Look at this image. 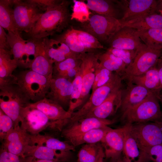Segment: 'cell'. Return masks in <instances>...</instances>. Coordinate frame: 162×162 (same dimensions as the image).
Wrapping results in <instances>:
<instances>
[{"label":"cell","instance_id":"41","mask_svg":"<svg viewBox=\"0 0 162 162\" xmlns=\"http://www.w3.org/2000/svg\"><path fill=\"white\" fill-rule=\"evenodd\" d=\"M14 128L12 120L0 109V139L2 142Z\"/></svg>","mask_w":162,"mask_h":162},{"label":"cell","instance_id":"22","mask_svg":"<svg viewBox=\"0 0 162 162\" xmlns=\"http://www.w3.org/2000/svg\"><path fill=\"white\" fill-rule=\"evenodd\" d=\"M72 90V82L63 78H52L46 97L63 107L69 106Z\"/></svg>","mask_w":162,"mask_h":162},{"label":"cell","instance_id":"18","mask_svg":"<svg viewBox=\"0 0 162 162\" xmlns=\"http://www.w3.org/2000/svg\"><path fill=\"white\" fill-rule=\"evenodd\" d=\"M30 140L29 134L20 126L9 132L2 142L1 147L10 153L23 158Z\"/></svg>","mask_w":162,"mask_h":162},{"label":"cell","instance_id":"32","mask_svg":"<svg viewBox=\"0 0 162 162\" xmlns=\"http://www.w3.org/2000/svg\"><path fill=\"white\" fill-rule=\"evenodd\" d=\"M13 5V0H0V26L8 32L21 34L16 30L14 25Z\"/></svg>","mask_w":162,"mask_h":162},{"label":"cell","instance_id":"48","mask_svg":"<svg viewBox=\"0 0 162 162\" xmlns=\"http://www.w3.org/2000/svg\"><path fill=\"white\" fill-rule=\"evenodd\" d=\"M105 158V157L104 150L101 145L97 158L94 162H104Z\"/></svg>","mask_w":162,"mask_h":162},{"label":"cell","instance_id":"37","mask_svg":"<svg viewBox=\"0 0 162 162\" xmlns=\"http://www.w3.org/2000/svg\"><path fill=\"white\" fill-rule=\"evenodd\" d=\"M74 28L80 42L90 52H96L97 50L104 48L103 45L92 35L83 31Z\"/></svg>","mask_w":162,"mask_h":162},{"label":"cell","instance_id":"49","mask_svg":"<svg viewBox=\"0 0 162 162\" xmlns=\"http://www.w3.org/2000/svg\"><path fill=\"white\" fill-rule=\"evenodd\" d=\"M110 162H126L123 158L122 155L120 157L113 159H110Z\"/></svg>","mask_w":162,"mask_h":162},{"label":"cell","instance_id":"15","mask_svg":"<svg viewBox=\"0 0 162 162\" xmlns=\"http://www.w3.org/2000/svg\"><path fill=\"white\" fill-rule=\"evenodd\" d=\"M114 120L101 119L95 117H87L68 124L62 130V137L68 140L91 130L101 128L113 124Z\"/></svg>","mask_w":162,"mask_h":162},{"label":"cell","instance_id":"27","mask_svg":"<svg viewBox=\"0 0 162 162\" xmlns=\"http://www.w3.org/2000/svg\"><path fill=\"white\" fill-rule=\"evenodd\" d=\"M80 58H69L53 64L52 78H63L72 81L77 71L75 67L81 65Z\"/></svg>","mask_w":162,"mask_h":162},{"label":"cell","instance_id":"25","mask_svg":"<svg viewBox=\"0 0 162 162\" xmlns=\"http://www.w3.org/2000/svg\"><path fill=\"white\" fill-rule=\"evenodd\" d=\"M124 145L122 154L126 162H143L145 160L144 152L137 142L131 134L129 125L123 126Z\"/></svg>","mask_w":162,"mask_h":162},{"label":"cell","instance_id":"44","mask_svg":"<svg viewBox=\"0 0 162 162\" xmlns=\"http://www.w3.org/2000/svg\"><path fill=\"white\" fill-rule=\"evenodd\" d=\"M0 162H22L21 157L10 153L1 147L0 152Z\"/></svg>","mask_w":162,"mask_h":162},{"label":"cell","instance_id":"50","mask_svg":"<svg viewBox=\"0 0 162 162\" xmlns=\"http://www.w3.org/2000/svg\"><path fill=\"white\" fill-rule=\"evenodd\" d=\"M159 99L160 102L162 104V93L160 94L159 97Z\"/></svg>","mask_w":162,"mask_h":162},{"label":"cell","instance_id":"6","mask_svg":"<svg viewBox=\"0 0 162 162\" xmlns=\"http://www.w3.org/2000/svg\"><path fill=\"white\" fill-rule=\"evenodd\" d=\"M7 36L14 58L18 67L29 69L40 49L38 40H25L21 34L11 32H8Z\"/></svg>","mask_w":162,"mask_h":162},{"label":"cell","instance_id":"29","mask_svg":"<svg viewBox=\"0 0 162 162\" xmlns=\"http://www.w3.org/2000/svg\"><path fill=\"white\" fill-rule=\"evenodd\" d=\"M29 145L44 146L53 149L62 151H71L75 150V147L72 144L61 141L48 134H40L34 135L29 134Z\"/></svg>","mask_w":162,"mask_h":162},{"label":"cell","instance_id":"19","mask_svg":"<svg viewBox=\"0 0 162 162\" xmlns=\"http://www.w3.org/2000/svg\"><path fill=\"white\" fill-rule=\"evenodd\" d=\"M127 86L123 89L121 103L119 110L121 114L141 103L148 96L155 92L131 82L127 83Z\"/></svg>","mask_w":162,"mask_h":162},{"label":"cell","instance_id":"10","mask_svg":"<svg viewBox=\"0 0 162 162\" xmlns=\"http://www.w3.org/2000/svg\"><path fill=\"white\" fill-rule=\"evenodd\" d=\"M128 124L131 134L142 151L147 148L162 144V122Z\"/></svg>","mask_w":162,"mask_h":162},{"label":"cell","instance_id":"42","mask_svg":"<svg viewBox=\"0 0 162 162\" xmlns=\"http://www.w3.org/2000/svg\"><path fill=\"white\" fill-rule=\"evenodd\" d=\"M106 50L121 59L126 64L127 67L132 62L137 52L133 50L109 47Z\"/></svg>","mask_w":162,"mask_h":162},{"label":"cell","instance_id":"43","mask_svg":"<svg viewBox=\"0 0 162 162\" xmlns=\"http://www.w3.org/2000/svg\"><path fill=\"white\" fill-rule=\"evenodd\" d=\"M143 151L145 160L152 162H162V144L147 148Z\"/></svg>","mask_w":162,"mask_h":162},{"label":"cell","instance_id":"13","mask_svg":"<svg viewBox=\"0 0 162 162\" xmlns=\"http://www.w3.org/2000/svg\"><path fill=\"white\" fill-rule=\"evenodd\" d=\"M27 105L38 109L45 115L55 125L57 131L61 132L68 124L71 114L56 102L46 97Z\"/></svg>","mask_w":162,"mask_h":162},{"label":"cell","instance_id":"46","mask_svg":"<svg viewBox=\"0 0 162 162\" xmlns=\"http://www.w3.org/2000/svg\"><path fill=\"white\" fill-rule=\"evenodd\" d=\"M22 162H65L58 160H49L36 159L32 157L27 156L21 157Z\"/></svg>","mask_w":162,"mask_h":162},{"label":"cell","instance_id":"5","mask_svg":"<svg viewBox=\"0 0 162 162\" xmlns=\"http://www.w3.org/2000/svg\"><path fill=\"white\" fill-rule=\"evenodd\" d=\"M78 26L79 28L76 29L89 33L102 44H107L122 25L119 20L95 14L88 20L80 23Z\"/></svg>","mask_w":162,"mask_h":162},{"label":"cell","instance_id":"51","mask_svg":"<svg viewBox=\"0 0 162 162\" xmlns=\"http://www.w3.org/2000/svg\"><path fill=\"white\" fill-rule=\"evenodd\" d=\"M143 162H152L150 161L145 160Z\"/></svg>","mask_w":162,"mask_h":162},{"label":"cell","instance_id":"16","mask_svg":"<svg viewBox=\"0 0 162 162\" xmlns=\"http://www.w3.org/2000/svg\"><path fill=\"white\" fill-rule=\"evenodd\" d=\"M38 39L41 47L53 64L69 58H79L80 54L72 51L61 41L48 37Z\"/></svg>","mask_w":162,"mask_h":162},{"label":"cell","instance_id":"11","mask_svg":"<svg viewBox=\"0 0 162 162\" xmlns=\"http://www.w3.org/2000/svg\"><path fill=\"white\" fill-rule=\"evenodd\" d=\"M20 126L29 134L34 135L46 130L56 131L53 123L41 111L26 105L20 112Z\"/></svg>","mask_w":162,"mask_h":162},{"label":"cell","instance_id":"3","mask_svg":"<svg viewBox=\"0 0 162 162\" xmlns=\"http://www.w3.org/2000/svg\"><path fill=\"white\" fill-rule=\"evenodd\" d=\"M156 93L152 94L140 103L121 114L125 124L150 122H162V111Z\"/></svg>","mask_w":162,"mask_h":162},{"label":"cell","instance_id":"30","mask_svg":"<svg viewBox=\"0 0 162 162\" xmlns=\"http://www.w3.org/2000/svg\"><path fill=\"white\" fill-rule=\"evenodd\" d=\"M129 82L142 86L154 91L159 96L161 94L159 91L160 81L158 70L156 65L143 74L133 77L130 81Z\"/></svg>","mask_w":162,"mask_h":162},{"label":"cell","instance_id":"20","mask_svg":"<svg viewBox=\"0 0 162 162\" xmlns=\"http://www.w3.org/2000/svg\"><path fill=\"white\" fill-rule=\"evenodd\" d=\"M87 7L95 14L120 20L123 16L125 9L123 0H87Z\"/></svg>","mask_w":162,"mask_h":162},{"label":"cell","instance_id":"24","mask_svg":"<svg viewBox=\"0 0 162 162\" xmlns=\"http://www.w3.org/2000/svg\"><path fill=\"white\" fill-rule=\"evenodd\" d=\"M27 156L32 157L39 159L67 162L71 158V154L70 151L56 150L43 146L28 145L25 150L24 157Z\"/></svg>","mask_w":162,"mask_h":162},{"label":"cell","instance_id":"26","mask_svg":"<svg viewBox=\"0 0 162 162\" xmlns=\"http://www.w3.org/2000/svg\"><path fill=\"white\" fill-rule=\"evenodd\" d=\"M17 67L11 50L0 49V87L14 84L16 76L12 73Z\"/></svg>","mask_w":162,"mask_h":162},{"label":"cell","instance_id":"36","mask_svg":"<svg viewBox=\"0 0 162 162\" xmlns=\"http://www.w3.org/2000/svg\"><path fill=\"white\" fill-rule=\"evenodd\" d=\"M101 144H86L79 150L76 162H94L98 153Z\"/></svg>","mask_w":162,"mask_h":162},{"label":"cell","instance_id":"1","mask_svg":"<svg viewBox=\"0 0 162 162\" xmlns=\"http://www.w3.org/2000/svg\"><path fill=\"white\" fill-rule=\"evenodd\" d=\"M70 2L59 0L47 8L29 32L21 33L26 40L39 39L61 33L69 27L71 20L69 7Z\"/></svg>","mask_w":162,"mask_h":162},{"label":"cell","instance_id":"34","mask_svg":"<svg viewBox=\"0 0 162 162\" xmlns=\"http://www.w3.org/2000/svg\"><path fill=\"white\" fill-rule=\"evenodd\" d=\"M39 45V52L29 69L44 76L52 77L53 64L47 57L40 44Z\"/></svg>","mask_w":162,"mask_h":162},{"label":"cell","instance_id":"33","mask_svg":"<svg viewBox=\"0 0 162 162\" xmlns=\"http://www.w3.org/2000/svg\"><path fill=\"white\" fill-rule=\"evenodd\" d=\"M54 37L52 38L64 43L75 53L80 54L90 52L80 42L72 26L68 27L59 34H55Z\"/></svg>","mask_w":162,"mask_h":162},{"label":"cell","instance_id":"7","mask_svg":"<svg viewBox=\"0 0 162 162\" xmlns=\"http://www.w3.org/2000/svg\"><path fill=\"white\" fill-rule=\"evenodd\" d=\"M29 103L16 84L0 87V109L12 120L14 128L20 126L22 108Z\"/></svg>","mask_w":162,"mask_h":162},{"label":"cell","instance_id":"12","mask_svg":"<svg viewBox=\"0 0 162 162\" xmlns=\"http://www.w3.org/2000/svg\"><path fill=\"white\" fill-rule=\"evenodd\" d=\"M98 53L92 52L80 54L79 58L82 61V88L81 96L76 105L75 110L81 107L89 97L90 92L94 81L96 67L98 62Z\"/></svg>","mask_w":162,"mask_h":162},{"label":"cell","instance_id":"2","mask_svg":"<svg viewBox=\"0 0 162 162\" xmlns=\"http://www.w3.org/2000/svg\"><path fill=\"white\" fill-rule=\"evenodd\" d=\"M16 76L14 84L29 102H35L46 97L52 77L44 76L30 69L20 72Z\"/></svg>","mask_w":162,"mask_h":162},{"label":"cell","instance_id":"21","mask_svg":"<svg viewBox=\"0 0 162 162\" xmlns=\"http://www.w3.org/2000/svg\"><path fill=\"white\" fill-rule=\"evenodd\" d=\"M124 128H111L100 142L105 158L113 159L121 156L124 145Z\"/></svg>","mask_w":162,"mask_h":162},{"label":"cell","instance_id":"23","mask_svg":"<svg viewBox=\"0 0 162 162\" xmlns=\"http://www.w3.org/2000/svg\"><path fill=\"white\" fill-rule=\"evenodd\" d=\"M122 90V86L113 90L100 106L83 118L93 117L107 119L115 114L120 107Z\"/></svg>","mask_w":162,"mask_h":162},{"label":"cell","instance_id":"39","mask_svg":"<svg viewBox=\"0 0 162 162\" xmlns=\"http://www.w3.org/2000/svg\"><path fill=\"white\" fill-rule=\"evenodd\" d=\"M113 73V72L103 67L98 61L95 68V78L92 89V92L108 82Z\"/></svg>","mask_w":162,"mask_h":162},{"label":"cell","instance_id":"8","mask_svg":"<svg viewBox=\"0 0 162 162\" xmlns=\"http://www.w3.org/2000/svg\"><path fill=\"white\" fill-rule=\"evenodd\" d=\"M122 80L121 76L114 73L108 82L92 92L87 101L72 113L68 124L83 118L100 106L113 90L122 86Z\"/></svg>","mask_w":162,"mask_h":162},{"label":"cell","instance_id":"28","mask_svg":"<svg viewBox=\"0 0 162 162\" xmlns=\"http://www.w3.org/2000/svg\"><path fill=\"white\" fill-rule=\"evenodd\" d=\"M122 25V26L130 27L137 31L162 28V15L157 13L148 14Z\"/></svg>","mask_w":162,"mask_h":162},{"label":"cell","instance_id":"31","mask_svg":"<svg viewBox=\"0 0 162 162\" xmlns=\"http://www.w3.org/2000/svg\"><path fill=\"white\" fill-rule=\"evenodd\" d=\"M111 128L108 126L91 130L68 140L75 147L83 144L96 143L101 142L107 132Z\"/></svg>","mask_w":162,"mask_h":162},{"label":"cell","instance_id":"4","mask_svg":"<svg viewBox=\"0 0 162 162\" xmlns=\"http://www.w3.org/2000/svg\"><path fill=\"white\" fill-rule=\"evenodd\" d=\"M13 18L15 27L21 34L30 31L46 10L35 0H13Z\"/></svg>","mask_w":162,"mask_h":162},{"label":"cell","instance_id":"9","mask_svg":"<svg viewBox=\"0 0 162 162\" xmlns=\"http://www.w3.org/2000/svg\"><path fill=\"white\" fill-rule=\"evenodd\" d=\"M162 56V47H151L146 45L137 52L132 63L121 76L127 83L135 76L141 75L155 66Z\"/></svg>","mask_w":162,"mask_h":162},{"label":"cell","instance_id":"47","mask_svg":"<svg viewBox=\"0 0 162 162\" xmlns=\"http://www.w3.org/2000/svg\"><path fill=\"white\" fill-rule=\"evenodd\" d=\"M156 66L158 70L159 76L160 81V85L159 91L160 92L162 90V62L159 60L156 64Z\"/></svg>","mask_w":162,"mask_h":162},{"label":"cell","instance_id":"38","mask_svg":"<svg viewBox=\"0 0 162 162\" xmlns=\"http://www.w3.org/2000/svg\"><path fill=\"white\" fill-rule=\"evenodd\" d=\"M73 90L67 110L72 114L75 111V107L81 95L82 88V73L80 69L72 81Z\"/></svg>","mask_w":162,"mask_h":162},{"label":"cell","instance_id":"45","mask_svg":"<svg viewBox=\"0 0 162 162\" xmlns=\"http://www.w3.org/2000/svg\"><path fill=\"white\" fill-rule=\"evenodd\" d=\"M0 49L11 50L6 33L5 30L0 26Z\"/></svg>","mask_w":162,"mask_h":162},{"label":"cell","instance_id":"17","mask_svg":"<svg viewBox=\"0 0 162 162\" xmlns=\"http://www.w3.org/2000/svg\"><path fill=\"white\" fill-rule=\"evenodd\" d=\"M125 9L123 17L119 20L122 24L131 20L159 11V0H123Z\"/></svg>","mask_w":162,"mask_h":162},{"label":"cell","instance_id":"40","mask_svg":"<svg viewBox=\"0 0 162 162\" xmlns=\"http://www.w3.org/2000/svg\"><path fill=\"white\" fill-rule=\"evenodd\" d=\"M98 59L100 64L103 67L118 74L121 76L124 74V70L114 60L107 56L106 51L98 52Z\"/></svg>","mask_w":162,"mask_h":162},{"label":"cell","instance_id":"35","mask_svg":"<svg viewBox=\"0 0 162 162\" xmlns=\"http://www.w3.org/2000/svg\"><path fill=\"white\" fill-rule=\"evenodd\" d=\"M141 40L151 47H162V28L137 31Z\"/></svg>","mask_w":162,"mask_h":162},{"label":"cell","instance_id":"53","mask_svg":"<svg viewBox=\"0 0 162 162\" xmlns=\"http://www.w3.org/2000/svg\"><path fill=\"white\" fill-rule=\"evenodd\" d=\"M159 60H160V61H161L162 62V56L159 59Z\"/></svg>","mask_w":162,"mask_h":162},{"label":"cell","instance_id":"14","mask_svg":"<svg viewBox=\"0 0 162 162\" xmlns=\"http://www.w3.org/2000/svg\"><path fill=\"white\" fill-rule=\"evenodd\" d=\"M136 32L137 30L134 28L122 26L111 38L107 44L109 47L133 50L137 52L146 45L141 42Z\"/></svg>","mask_w":162,"mask_h":162},{"label":"cell","instance_id":"52","mask_svg":"<svg viewBox=\"0 0 162 162\" xmlns=\"http://www.w3.org/2000/svg\"><path fill=\"white\" fill-rule=\"evenodd\" d=\"M160 13V14L162 15V10H160L158 11Z\"/></svg>","mask_w":162,"mask_h":162}]
</instances>
